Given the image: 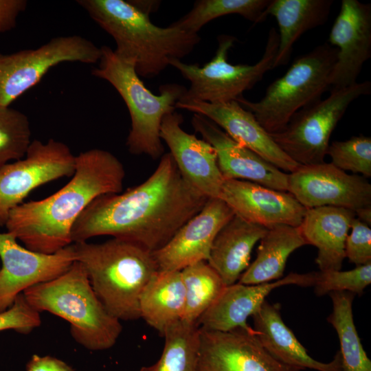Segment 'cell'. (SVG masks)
<instances>
[{"mask_svg":"<svg viewBox=\"0 0 371 371\" xmlns=\"http://www.w3.org/2000/svg\"><path fill=\"white\" fill-rule=\"evenodd\" d=\"M207 199L184 179L168 153L142 183L123 193L95 198L74 224L71 241L111 236L154 252L197 214Z\"/></svg>","mask_w":371,"mask_h":371,"instance_id":"6da1fadb","label":"cell"},{"mask_svg":"<svg viewBox=\"0 0 371 371\" xmlns=\"http://www.w3.org/2000/svg\"><path fill=\"white\" fill-rule=\"evenodd\" d=\"M75 168L70 181L57 192L10 212L7 232L27 249L50 254L67 247L73 225L86 207L101 195L122 192L125 169L111 153L98 148L81 152Z\"/></svg>","mask_w":371,"mask_h":371,"instance_id":"7a4b0ae2","label":"cell"},{"mask_svg":"<svg viewBox=\"0 0 371 371\" xmlns=\"http://www.w3.org/2000/svg\"><path fill=\"white\" fill-rule=\"evenodd\" d=\"M92 19L110 34L116 43L115 52L135 63L138 76L159 75L172 58L188 55L200 41L198 34L170 25L161 27L129 1L78 0Z\"/></svg>","mask_w":371,"mask_h":371,"instance_id":"3957f363","label":"cell"},{"mask_svg":"<svg viewBox=\"0 0 371 371\" xmlns=\"http://www.w3.org/2000/svg\"><path fill=\"white\" fill-rule=\"evenodd\" d=\"M74 261L82 264L105 308L119 320L140 318L141 294L158 271L153 252L122 238L102 243H72Z\"/></svg>","mask_w":371,"mask_h":371,"instance_id":"277c9868","label":"cell"},{"mask_svg":"<svg viewBox=\"0 0 371 371\" xmlns=\"http://www.w3.org/2000/svg\"><path fill=\"white\" fill-rule=\"evenodd\" d=\"M37 311L48 312L70 324L73 339L90 350L113 346L122 326L95 295L81 263L74 261L57 278L34 285L23 293Z\"/></svg>","mask_w":371,"mask_h":371,"instance_id":"5b68a950","label":"cell"},{"mask_svg":"<svg viewBox=\"0 0 371 371\" xmlns=\"http://www.w3.org/2000/svg\"><path fill=\"white\" fill-rule=\"evenodd\" d=\"M102 54L93 76L109 82L124 100L131 120L126 139L128 151L156 159L163 155L160 137L163 118L175 111V104L186 91L178 84L159 87V95L148 89L135 70L133 60L119 56L109 46L100 47Z\"/></svg>","mask_w":371,"mask_h":371,"instance_id":"8992f818","label":"cell"},{"mask_svg":"<svg viewBox=\"0 0 371 371\" xmlns=\"http://www.w3.org/2000/svg\"><path fill=\"white\" fill-rule=\"evenodd\" d=\"M337 52L328 43L318 45L295 58L285 74L268 86L261 100L252 102L242 95L236 101L269 134L280 132L295 113L322 99L330 87Z\"/></svg>","mask_w":371,"mask_h":371,"instance_id":"52a82bcc","label":"cell"},{"mask_svg":"<svg viewBox=\"0 0 371 371\" xmlns=\"http://www.w3.org/2000/svg\"><path fill=\"white\" fill-rule=\"evenodd\" d=\"M236 41L232 35L218 36L214 56L202 67L185 63L180 59L170 60L169 65L190 83L178 102L215 104L236 100L273 69L278 47V34L274 28L269 32L262 56L254 65H233L227 61L228 52Z\"/></svg>","mask_w":371,"mask_h":371,"instance_id":"ba28073f","label":"cell"},{"mask_svg":"<svg viewBox=\"0 0 371 371\" xmlns=\"http://www.w3.org/2000/svg\"><path fill=\"white\" fill-rule=\"evenodd\" d=\"M368 80L339 89L295 113L285 128L270 134L273 141L291 159L300 165L325 162L330 138L349 105L356 99L369 95Z\"/></svg>","mask_w":371,"mask_h":371,"instance_id":"9c48e42d","label":"cell"},{"mask_svg":"<svg viewBox=\"0 0 371 371\" xmlns=\"http://www.w3.org/2000/svg\"><path fill=\"white\" fill-rule=\"evenodd\" d=\"M101 54L100 47L78 35L55 37L35 49L0 54V106H9L52 67L64 62L96 63Z\"/></svg>","mask_w":371,"mask_h":371,"instance_id":"30bf717a","label":"cell"},{"mask_svg":"<svg viewBox=\"0 0 371 371\" xmlns=\"http://www.w3.org/2000/svg\"><path fill=\"white\" fill-rule=\"evenodd\" d=\"M76 156L69 147L54 139L32 141L25 157L0 168V227L10 212L36 188L62 177H72Z\"/></svg>","mask_w":371,"mask_h":371,"instance_id":"8fae6325","label":"cell"},{"mask_svg":"<svg viewBox=\"0 0 371 371\" xmlns=\"http://www.w3.org/2000/svg\"><path fill=\"white\" fill-rule=\"evenodd\" d=\"M287 192L306 209L333 206L355 212L371 207L367 178L348 174L331 163L300 165L288 173Z\"/></svg>","mask_w":371,"mask_h":371,"instance_id":"7c38bea8","label":"cell"},{"mask_svg":"<svg viewBox=\"0 0 371 371\" xmlns=\"http://www.w3.org/2000/svg\"><path fill=\"white\" fill-rule=\"evenodd\" d=\"M0 313L27 289L52 280L74 262L70 244L54 254L34 251L18 243L10 232H0Z\"/></svg>","mask_w":371,"mask_h":371,"instance_id":"4fadbf2b","label":"cell"},{"mask_svg":"<svg viewBox=\"0 0 371 371\" xmlns=\"http://www.w3.org/2000/svg\"><path fill=\"white\" fill-rule=\"evenodd\" d=\"M328 41L337 49L330 87L339 89L355 84L363 65L371 57V4L342 0Z\"/></svg>","mask_w":371,"mask_h":371,"instance_id":"5bb4252c","label":"cell"},{"mask_svg":"<svg viewBox=\"0 0 371 371\" xmlns=\"http://www.w3.org/2000/svg\"><path fill=\"white\" fill-rule=\"evenodd\" d=\"M199 371H300L276 359L254 329L228 332L199 327Z\"/></svg>","mask_w":371,"mask_h":371,"instance_id":"9a60e30c","label":"cell"},{"mask_svg":"<svg viewBox=\"0 0 371 371\" xmlns=\"http://www.w3.org/2000/svg\"><path fill=\"white\" fill-rule=\"evenodd\" d=\"M235 215L220 198H209L202 210L186 222L161 248L153 252L158 270L181 271L208 260L220 230Z\"/></svg>","mask_w":371,"mask_h":371,"instance_id":"2e32d148","label":"cell"},{"mask_svg":"<svg viewBox=\"0 0 371 371\" xmlns=\"http://www.w3.org/2000/svg\"><path fill=\"white\" fill-rule=\"evenodd\" d=\"M183 117L174 111L162 120L160 137L170 149L184 179L207 198H220L225 179L218 168L215 149L204 139L181 128Z\"/></svg>","mask_w":371,"mask_h":371,"instance_id":"e0dca14e","label":"cell"},{"mask_svg":"<svg viewBox=\"0 0 371 371\" xmlns=\"http://www.w3.org/2000/svg\"><path fill=\"white\" fill-rule=\"evenodd\" d=\"M191 123L203 139L215 149L218 168L225 180L248 181L287 192L288 173L234 140L208 118L194 113Z\"/></svg>","mask_w":371,"mask_h":371,"instance_id":"ac0fdd59","label":"cell"},{"mask_svg":"<svg viewBox=\"0 0 371 371\" xmlns=\"http://www.w3.org/2000/svg\"><path fill=\"white\" fill-rule=\"evenodd\" d=\"M175 107L208 118L234 140L284 172H292L300 166L281 150L254 114L236 100L215 104L177 102Z\"/></svg>","mask_w":371,"mask_h":371,"instance_id":"d6986e66","label":"cell"},{"mask_svg":"<svg viewBox=\"0 0 371 371\" xmlns=\"http://www.w3.org/2000/svg\"><path fill=\"white\" fill-rule=\"evenodd\" d=\"M220 199L236 215L267 229L277 225L298 227L307 210L288 192L244 180H225Z\"/></svg>","mask_w":371,"mask_h":371,"instance_id":"ffe728a7","label":"cell"},{"mask_svg":"<svg viewBox=\"0 0 371 371\" xmlns=\"http://www.w3.org/2000/svg\"><path fill=\"white\" fill-rule=\"evenodd\" d=\"M314 272L291 273L278 280L258 284L235 283L226 286L216 301L201 316L197 324L201 328L214 331L228 332L237 328L254 330L247 319L261 307L268 294L277 287L295 284L313 286Z\"/></svg>","mask_w":371,"mask_h":371,"instance_id":"44dd1931","label":"cell"},{"mask_svg":"<svg viewBox=\"0 0 371 371\" xmlns=\"http://www.w3.org/2000/svg\"><path fill=\"white\" fill-rule=\"evenodd\" d=\"M254 329L263 347L281 363L299 368L317 371H343L340 352L329 363L314 359L284 324L278 304L265 300L254 315Z\"/></svg>","mask_w":371,"mask_h":371,"instance_id":"7402d4cb","label":"cell"},{"mask_svg":"<svg viewBox=\"0 0 371 371\" xmlns=\"http://www.w3.org/2000/svg\"><path fill=\"white\" fill-rule=\"evenodd\" d=\"M355 217L354 211L339 207L306 210L299 227L307 245L317 249L315 262L319 271L341 270L345 242Z\"/></svg>","mask_w":371,"mask_h":371,"instance_id":"603a6c76","label":"cell"},{"mask_svg":"<svg viewBox=\"0 0 371 371\" xmlns=\"http://www.w3.org/2000/svg\"><path fill=\"white\" fill-rule=\"evenodd\" d=\"M267 230L235 214L218 233L207 262L226 286L235 284L249 266L253 248Z\"/></svg>","mask_w":371,"mask_h":371,"instance_id":"cb8c5ba5","label":"cell"},{"mask_svg":"<svg viewBox=\"0 0 371 371\" xmlns=\"http://www.w3.org/2000/svg\"><path fill=\"white\" fill-rule=\"evenodd\" d=\"M333 3L332 0H270L265 14L275 17L279 29L273 69L289 62L294 43L304 32L327 21Z\"/></svg>","mask_w":371,"mask_h":371,"instance_id":"d4e9b609","label":"cell"},{"mask_svg":"<svg viewBox=\"0 0 371 371\" xmlns=\"http://www.w3.org/2000/svg\"><path fill=\"white\" fill-rule=\"evenodd\" d=\"M185 306L181 271L158 270L141 294L140 318L163 335L168 327L183 319Z\"/></svg>","mask_w":371,"mask_h":371,"instance_id":"484cf974","label":"cell"},{"mask_svg":"<svg viewBox=\"0 0 371 371\" xmlns=\"http://www.w3.org/2000/svg\"><path fill=\"white\" fill-rule=\"evenodd\" d=\"M307 245L300 227L277 225L260 240L257 255L239 278L238 283L258 284L280 279L289 256Z\"/></svg>","mask_w":371,"mask_h":371,"instance_id":"4316f807","label":"cell"},{"mask_svg":"<svg viewBox=\"0 0 371 371\" xmlns=\"http://www.w3.org/2000/svg\"><path fill=\"white\" fill-rule=\"evenodd\" d=\"M333 312L327 318L335 329L340 343L343 371H371V361L358 335L352 315L355 293L348 291L329 293Z\"/></svg>","mask_w":371,"mask_h":371,"instance_id":"83f0119b","label":"cell"},{"mask_svg":"<svg viewBox=\"0 0 371 371\" xmlns=\"http://www.w3.org/2000/svg\"><path fill=\"white\" fill-rule=\"evenodd\" d=\"M159 359L139 371H199V326L180 320L168 327Z\"/></svg>","mask_w":371,"mask_h":371,"instance_id":"f1b7e54d","label":"cell"},{"mask_svg":"<svg viewBox=\"0 0 371 371\" xmlns=\"http://www.w3.org/2000/svg\"><path fill=\"white\" fill-rule=\"evenodd\" d=\"M186 292L183 321L197 324L226 285L207 261H200L181 270Z\"/></svg>","mask_w":371,"mask_h":371,"instance_id":"f546056e","label":"cell"},{"mask_svg":"<svg viewBox=\"0 0 371 371\" xmlns=\"http://www.w3.org/2000/svg\"><path fill=\"white\" fill-rule=\"evenodd\" d=\"M270 0H199L192 9L171 25L183 31L198 34L206 23L218 17L239 14L254 23L267 19L265 10Z\"/></svg>","mask_w":371,"mask_h":371,"instance_id":"4dcf8cb0","label":"cell"},{"mask_svg":"<svg viewBox=\"0 0 371 371\" xmlns=\"http://www.w3.org/2000/svg\"><path fill=\"white\" fill-rule=\"evenodd\" d=\"M31 137L30 123L24 113L0 106V168L25 157Z\"/></svg>","mask_w":371,"mask_h":371,"instance_id":"1f68e13d","label":"cell"},{"mask_svg":"<svg viewBox=\"0 0 371 371\" xmlns=\"http://www.w3.org/2000/svg\"><path fill=\"white\" fill-rule=\"evenodd\" d=\"M326 155L331 164L344 171L371 176V137L363 135L352 136L344 141H333Z\"/></svg>","mask_w":371,"mask_h":371,"instance_id":"d6a6232c","label":"cell"},{"mask_svg":"<svg viewBox=\"0 0 371 371\" xmlns=\"http://www.w3.org/2000/svg\"><path fill=\"white\" fill-rule=\"evenodd\" d=\"M371 283V262L349 271H315L314 291L317 296L333 291H348L362 295Z\"/></svg>","mask_w":371,"mask_h":371,"instance_id":"836d02e7","label":"cell"},{"mask_svg":"<svg viewBox=\"0 0 371 371\" xmlns=\"http://www.w3.org/2000/svg\"><path fill=\"white\" fill-rule=\"evenodd\" d=\"M41 324L40 313L27 302L23 293L8 309L0 313V331L13 330L27 335Z\"/></svg>","mask_w":371,"mask_h":371,"instance_id":"e575fe53","label":"cell"},{"mask_svg":"<svg viewBox=\"0 0 371 371\" xmlns=\"http://www.w3.org/2000/svg\"><path fill=\"white\" fill-rule=\"evenodd\" d=\"M345 242V257L356 266L371 262V229L356 217Z\"/></svg>","mask_w":371,"mask_h":371,"instance_id":"d590c367","label":"cell"},{"mask_svg":"<svg viewBox=\"0 0 371 371\" xmlns=\"http://www.w3.org/2000/svg\"><path fill=\"white\" fill-rule=\"evenodd\" d=\"M26 6L25 0H0V33L14 27L18 16Z\"/></svg>","mask_w":371,"mask_h":371,"instance_id":"8d00e7d4","label":"cell"},{"mask_svg":"<svg viewBox=\"0 0 371 371\" xmlns=\"http://www.w3.org/2000/svg\"><path fill=\"white\" fill-rule=\"evenodd\" d=\"M69 367L57 358L34 355L27 364L26 371H64Z\"/></svg>","mask_w":371,"mask_h":371,"instance_id":"74e56055","label":"cell"},{"mask_svg":"<svg viewBox=\"0 0 371 371\" xmlns=\"http://www.w3.org/2000/svg\"><path fill=\"white\" fill-rule=\"evenodd\" d=\"M137 9L149 16V14L156 11L160 4L159 1H129Z\"/></svg>","mask_w":371,"mask_h":371,"instance_id":"f35d334b","label":"cell"},{"mask_svg":"<svg viewBox=\"0 0 371 371\" xmlns=\"http://www.w3.org/2000/svg\"><path fill=\"white\" fill-rule=\"evenodd\" d=\"M355 216L361 221L369 225L371 224V207L359 209L355 212Z\"/></svg>","mask_w":371,"mask_h":371,"instance_id":"ab89813d","label":"cell"},{"mask_svg":"<svg viewBox=\"0 0 371 371\" xmlns=\"http://www.w3.org/2000/svg\"><path fill=\"white\" fill-rule=\"evenodd\" d=\"M64 371H74L73 369L69 366L67 369Z\"/></svg>","mask_w":371,"mask_h":371,"instance_id":"60d3db41","label":"cell"}]
</instances>
